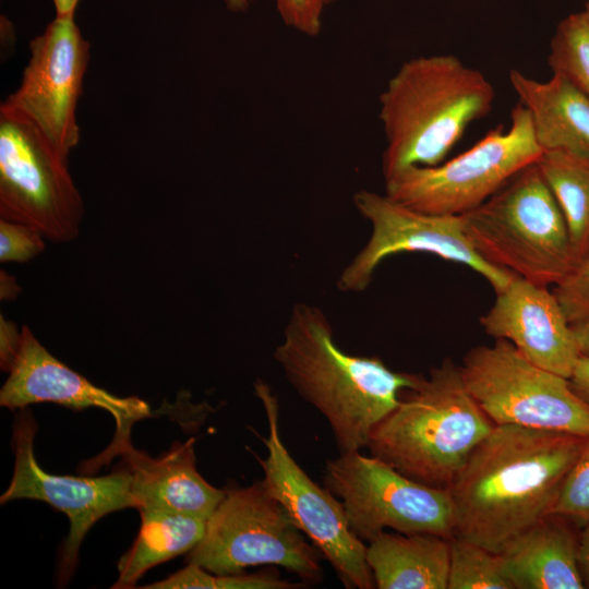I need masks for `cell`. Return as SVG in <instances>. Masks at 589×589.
<instances>
[{
	"label": "cell",
	"mask_w": 589,
	"mask_h": 589,
	"mask_svg": "<svg viewBox=\"0 0 589 589\" xmlns=\"http://www.w3.org/2000/svg\"><path fill=\"white\" fill-rule=\"evenodd\" d=\"M542 153L529 115L518 104L512 110L507 130L489 132L448 161L398 172L384 180L385 194L419 212L460 216L485 202Z\"/></svg>",
	"instance_id": "cell-7"
},
{
	"label": "cell",
	"mask_w": 589,
	"mask_h": 589,
	"mask_svg": "<svg viewBox=\"0 0 589 589\" xmlns=\"http://www.w3.org/2000/svg\"><path fill=\"white\" fill-rule=\"evenodd\" d=\"M550 514L563 516L580 529L589 524V437L565 477Z\"/></svg>",
	"instance_id": "cell-26"
},
{
	"label": "cell",
	"mask_w": 589,
	"mask_h": 589,
	"mask_svg": "<svg viewBox=\"0 0 589 589\" xmlns=\"http://www.w3.org/2000/svg\"><path fill=\"white\" fill-rule=\"evenodd\" d=\"M56 8V15H74L80 0H52Z\"/></svg>",
	"instance_id": "cell-34"
},
{
	"label": "cell",
	"mask_w": 589,
	"mask_h": 589,
	"mask_svg": "<svg viewBox=\"0 0 589 589\" xmlns=\"http://www.w3.org/2000/svg\"><path fill=\"white\" fill-rule=\"evenodd\" d=\"M515 275L480 317L484 332L510 342L526 359L570 377L581 353L553 290Z\"/></svg>",
	"instance_id": "cell-16"
},
{
	"label": "cell",
	"mask_w": 589,
	"mask_h": 589,
	"mask_svg": "<svg viewBox=\"0 0 589 589\" xmlns=\"http://www.w3.org/2000/svg\"><path fill=\"white\" fill-rule=\"evenodd\" d=\"M353 206L371 226L364 247L341 271L337 288L342 292L365 290L380 264L390 255L422 252L468 266L501 291L514 273L486 262L468 239L460 216L433 215L407 207L385 193H354Z\"/></svg>",
	"instance_id": "cell-12"
},
{
	"label": "cell",
	"mask_w": 589,
	"mask_h": 589,
	"mask_svg": "<svg viewBox=\"0 0 589 589\" xmlns=\"http://www.w3.org/2000/svg\"><path fill=\"white\" fill-rule=\"evenodd\" d=\"M579 569L585 588H589V524L580 529Z\"/></svg>",
	"instance_id": "cell-32"
},
{
	"label": "cell",
	"mask_w": 589,
	"mask_h": 589,
	"mask_svg": "<svg viewBox=\"0 0 589 589\" xmlns=\"http://www.w3.org/2000/svg\"><path fill=\"white\" fill-rule=\"evenodd\" d=\"M449 543L447 589H514L498 553L457 534Z\"/></svg>",
	"instance_id": "cell-23"
},
{
	"label": "cell",
	"mask_w": 589,
	"mask_h": 589,
	"mask_svg": "<svg viewBox=\"0 0 589 589\" xmlns=\"http://www.w3.org/2000/svg\"><path fill=\"white\" fill-rule=\"evenodd\" d=\"M537 165L563 214L579 262L589 253V155L545 151Z\"/></svg>",
	"instance_id": "cell-22"
},
{
	"label": "cell",
	"mask_w": 589,
	"mask_h": 589,
	"mask_svg": "<svg viewBox=\"0 0 589 589\" xmlns=\"http://www.w3.org/2000/svg\"><path fill=\"white\" fill-rule=\"evenodd\" d=\"M21 332L17 330L16 326L3 320L1 315L0 322V360L1 369L7 371L9 370L12 360L16 353L19 341H20Z\"/></svg>",
	"instance_id": "cell-30"
},
{
	"label": "cell",
	"mask_w": 589,
	"mask_h": 589,
	"mask_svg": "<svg viewBox=\"0 0 589 589\" xmlns=\"http://www.w3.org/2000/svg\"><path fill=\"white\" fill-rule=\"evenodd\" d=\"M548 62L589 97V21L584 12L563 19L550 41Z\"/></svg>",
	"instance_id": "cell-24"
},
{
	"label": "cell",
	"mask_w": 589,
	"mask_h": 589,
	"mask_svg": "<svg viewBox=\"0 0 589 589\" xmlns=\"http://www.w3.org/2000/svg\"><path fill=\"white\" fill-rule=\"evenodd\" d=\"M573 324L589 316V253L552 289Z\"/></svg>",
	"instance_id": "cell-27"
},
{
	"label": "cell",
	"mask_w": 589,
	"mask_h": 589,
	"mask_svg": "<svg viewBox=\"0 0 589 589\" xmlns=\"http://www.w3.org/2000/svg\"><path fill=\"white\" fill-rule=\"evenodd\" d=\"M43 235L27 225L0 220V261L26 262L45 250Z\"/></svg>",
	"instance_id": "cell-28"
},
{
	"label": "cell",
	"mask_w": 589,
	"mask_h": 589,
	"mask_svg": "<svg viewBox=\"0 0 589 589\" xmlns=\"http://www.w3.org/2000/svg\"><path fill=\"white\" fill-rule=\"evenodd\" d=\"M580 529L548 514L510 540L498 553L514 589H582Z\"/></svg>",
	"instance_id": "cell-18"
},
{
	"label": "cell",
	"mask_w": 589,
	"mask_h": 589,
	"mask_svg": "<svg viewBox=\"0 0 589 589\" xmlns=\"http://www.w3.org/2000/svg\"><path fill=\"white\" fill-rule=\"evenodd\" d=\"M20 410L13 424V476L0 503L38 500L68 516L70 531L61 549L58 573V584L64 585L76 567L80 546L94 524L109 513L136 507L131 492L132 474L128 468L101 477L48 473L34 454L36 421L26 408Z\"/></svg>",
	"instance_id": "cell-14"
},
{
	"label": "cell",
	"mask_w": 589,
	"mask_h": 589,
	"mask_svg": "<svg viewBox=\"0 0 589 589\" xmlns=\"http://www.w3.org/2000/svg\"><path fill=\"white\" fill-rule=\"evenodd\" d=\"M460 217L468 239L486 262L536 284L555 286L578 263L563 214L537 161Z\"/></svg>",
	"instance_id": "cell-5"
},
{
	"label": "cell",
	"mask_w": 589,
	"mask_h": 589,
	"mask_svg": "<svg viewBox=\"0 0 589 589\" xmlns=\"http://www.w3.org/2000/svg\"><path fill=\"white\" fill-rule=\"evenodd\" d=\"M304 582H291L274 574H213L197 564L189 563L176 574L157 582L149 584L146 589H294Z\"/></svg>",
	"instance_id": "cell-25"
},
{
	"label": "cell",
	"mask_w": 589,
	"mask_h": 589,
	"mask_svg": "<svg viewBox=\"0 0 589 589\" xmlns=\"http://www.w3.org/2000/svg\"><path fill=\"white\" fill-rule=\"evenodd\" d=\"M450 538L383 531L365 557L378 589H447Z\"/></svg>",
	"instance_id": "cell-20"
},
{
	"label": "cell",
	"mask_w": 589,
	"mask_h": 589,
	"mask_svg": "<svg viewBox=\"0 0 589 589\" xmlns=\"http://www.w3.org/2000/svg\"><path fill=\"white\" fill-rule=\"evenodd\" d=\"M494 98L483 73L456 56H421L404 62L378 99L384 180L410 167L441 164L466 129L490 112Z\"/></svg>",
	"instance_id": "cell-3"
},
{
	"label": "cell",
	"mask_w": 589,
	"mask_h": 589,
	"mask_svg": "<svg viewBox=\"0 0 589 589\" xmlns=\"http://www.w3.org/2000/svg\"><path fill=\"white\" fill-rule=\"evenodd\" d=\"M324 485L342 503L352 531L371 541L387 529L452 538L455 512L448 488H435L402 474L360 450L339 454L325 465Z\"/></svg>",
	"instance_id": "cell-10"
},
{
	"label": "cell",
	"mask_w": 589,
	"mask_h": 589,
	"mask_svg": "<svg viewBox=\"0 0 589 589\" xmlns=\"http://www.w3.org/2000/svg\"><path fill=\"white\" fill-rule=\"evenodd\" d=\"M334 1H336V0H328L329 3L334 2Z\"/></svg>",
	"instance_id": "cell-37"
},
{
	"label": "cell",
	"mask_w": 589,
	"mask_h": 589,
	"mask_svg": "<svg viewBox=\"0 0 589 589\" xmlns=\"http://www.w3.org/2000/svg\"><path fill=\"white\" fill-rule=\"evenodd\" d=\"M142 525L132 546L118 563L112 588H132L152 567L191 551L202 539L206 520L175 512H140Z\"/></svg>",
	"instance_id": "cell-21"
},
{
	"label": "cell",
	"mask_w": 589,
	"mask_h": 589,
	"mask_svg": "<svg viewBox=\"0 0 589 589\" xmlns=\"http://www.w3.org/2000/svg\"><path fill=\"white\" fill-rule=\"evenodd\" d=\"M0 389V405L20 410L32 404L55 402L74 410L96 407L116 420L113 438L130 436L132 425L151 416L137 397H119L89 382L55 358L27 326L21 330L16 353Z\"/></svg>",
	"instance_id": "cell-15"
},
{
	"label": "cell",
	"mask_w": 589,
	"mask_h": 589,
	"mask_svg": "<svg viewBox=\"0 0 589 589\" xmlns=\"http://www.w3.org/2000/svg\"><path fill=\"white\" fill-rule=\"evenodd\" d=\"M273 357L291 387L327 421L339 454L366 448L374 428L422 375L397 372L378 357L345 352L323 310L294 303Z\"/></svg>",
	"instance_id": "cell-2"
},
{
	"label": "cell",
	"mask_w": 589,
	"mask_h": 589,
	"mask_svg": "<svg viewBox=\"0 0 589 589\" xmlns=\"http://www.w3.org/2000/svg\"><path fill=\"white\" fill-rule=\"evenodd\" d=\"M283 22L300 34L317 36L323 26V13L328 0H274Z\"/></svg>",
	"instance_id": "cell-29"
},
{
	"label": "cell",
	"mask_w": 589,
	"mask_h": 589,
	"mask_svg": "<svg viewBox=\"0 0 589 589\" xmlns=\"http://www.w3.org/2000/svg\"><path fill=\"white\" fill-rule=\"evenodd\" d=\"M89 50L74 15H56L29 41L21 83L1 104L28 119L65 157L81 136L76 109Z\"/></svg>",
	"instance_id": "cell-13"
},
{
	"label": "cell",
	"mask_w": 589,
	"mask_h": 589,
	"mask_svg": "<svg viewBox=\"0 0 589 589\" xmlns=\"http://www.w3.org/2000/svg\"><path fill=\"white\" fill-rule=\"evenodd\" d=\"M588 437L494 425L448 486L455 534L500 553L551 513Z\"/></svg>",
	"instance_id": "cell-1"
},
{
	"label": "cell",
	"mask_w": 589,
	"mask_h": 589,
	"mask_svg": "<svg viewBox=\"0 0 589 589\" xmlns=\"http://www.w3.org/2000/svg\"><path fill=\"white\" fill-rule=\"evenodd\" d=\"M464 383L495 425L589 436V402L569 378L536 365L510 342L471 348L459 365Z\"/></svg>",
	"instance_id": "cell-8"
},
{
	"label": "cell",
	"mask_w": 589,
	"mask_h": 589,
	"mask_svg": "<svg viewBox=\"0 0 589 589\" xmlns=\"http://www.w3.org/2000/svg\"><path fill=\"white\" fill-rule=\"evenodd\" d=\"M509 83L529 115L543 152L589 155V97L584 92L558 73L541 82L510 70Z\"/></svg>",
	"instance_id": "cell-19"
},
{
	"label": "cell",
	"mask_w": 589,
	"mask_h": 589,
	"mask_svg": "<svg viewBox=\"0 0 589 589\" xmlns=\"http://www.w3.org/2000/svg\"><path fill=\"white\" fill-rule=\"evenodd\" d=\"M116 456L123 458L132 474L131 492L140 512H175L207 519L225 496V490L211 485L199 473L193 440L152 458L134 448L130 436L112 438L100 455L84 464L85 472L97 470Z\"/></svg>",
	"instance_id": "cell-17"
},
{
	"label": "cell",
	"mask_w": 589,
	"mask_h": 589,
	"mask_svg": "<svg viewBox=\"0 0 589 589\" xmlns=\"http://www.w3.org/2000/svg\"><path fill=\"white\" fill-rule=\"evenodd\" d=\"M0 216L52 242L80 232L83 199L68 157L25 117L0 106Z\"/></svg>",
	"instance_id": "cell-9"
},
{
	"label": "cell",
	"mask_w": 589,
	"mask_h": 589,
	"mask_svg": "<svg viewBox=\"0 0 589 589\" xmlns=\"http://www.w3.org/2000/svg\"><path fill=\"white\" fill-rule=\"evenodd\" d=\"M254 393L262 402L268 425L267 436L259 435L267 456L256 457L267 491L330 564L346 588H374L365 557L366 545L352 531L342 503L326 486L315 483L284 445L277 396L261 378L254 382Z\"/></svg>",
	"instance_id": "cell-11"
},
{
	"label": "cell",
	"mask_w": 589,
	"mask_h": 589,
	"mask_svg": "<svg viewBox=\"0 0 589 589\" xmlns=\"http://www.w3.org/2000/svg\"><path fill=\"white\" fill-rule=\"evenodd\" d=\"M584 14L586 15V17L588 19L589 21V0H586L585 2V8H584Z\"/></svg>",
	"instance_id": "cell-36"
},
{
	"label": "cell",
	"mask_w": 589,
	"mask_h": 589,
	"mask_svg": "<svg viewBox=\"0 0 589 589\" xmlns=\"http://www.w3.org/2000/svg\"><path fill=\"white\" fill-rule=\"evenodd\" d=\"M494 425L446 358L402 393L366 448L408 478L447 489Z\"/></svg>",
	"instance_id": "cell-4"
},
{
	"label": "cell",
	"mask_w": 589,
	"mask_h": 589,
	"mask_svg": "<svg viewBox=\"0 0 589 589\" xmlns=\"http://www.w3.org/2000/svg\"><path fill=\"white\" fill-rule=\"evenodd\" d=\"M321 557L261 480L225 490V496L206 520L202 539L191 550L189 563L217 575L240 574L249 566L276 565L306 582H320Z\"/></svg>",
	"instance_id": "cell-6"
},
{
	"label": "cell",
	"mask_w": 589,
	"mask_h": 589,
	"mask_svg": "<svg viewBox=\"0 0 589 589\" xmlns=\"http://www.w3.org/2000/svg\"><path fill=\"white\" fill-rule=\"evenodd\" d=\"M581 356L589 357V316L572 324Z\"/></svg>",
	"instance_id": "cell-33"
},
{
	"label": "cell",
	"mask_w": 589,
	"mask_h": 589,
	"mask_svg": "<svg viewBox=\"0 0 589 589\" xmlns=\"http://www.w3.org/2000/svg\"><path fill=\"white\" fill-rule=\"evenodd\" d=\"M228 10L232 12H243L251 4L252 0H224Z\"/></svg>",
	"instance_id": "cell-35"
},
{
	"label": "cell",
	"mask_w": 589,
	"mask_h": 589,
	"mask_svg": "<svg viewBox=\"0 0 589 589\" xmlns=\"http://www.w3.org/2000/svg\"><path fill=\"white\" fill-rule=\"evenodd\" d=\"M569 381L574 389L589 402V357L579 358Z\"/></svg>",
	"instance_id": "cell-31"
}]
</instances>
